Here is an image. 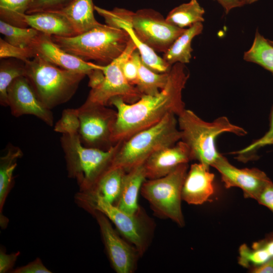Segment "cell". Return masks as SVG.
Segmentation results:
<instances>
[{"mask_svg": "<svg viewBox=\"0 0 273 273\" xmlns=\"http://www.w3.org/2000/svg\"><path fill=\"white\" fill-rule=\"evenodd\" d=\"M23 152L18 147L9 145L7 153L0 158V224L7 227L8 219L3 215L5 201L14 184L13 173L17 161L23 156Z\"/></svg>", "mask_w": 273, "mask_h": 273, "instance_id": "obj_21", "label": "cell"}, {"mask_svg": "<svg viewBox=\"0 0 273 273\" xmlns=\"http://www.w3.org/2000/svg\"><path fill=\"white\" fill-rule=\"evenodd\" d=\"M34 57L32 49L30 48H20L13 46L4 39L0 38V58H14L23 62Z\"/></svg>", "mask_w": 273, "mask_h": 273, "instance_id": "obj_34", "label": "cell"}, {"mask_svg": "<svg viewBox=\"0 0 273 273\" xmlns=\"http://www.w3.org/2000/svg\"><path fill=\"white\" fill-rule=\"evenodd\" d=\"M75 202L86 211L96 210L103 213L118 232L143 255L148 248L152 235V223L141 209L134 214L127 213L98 196L79 191Z\"/></svg>", "mask_w": 273, "mask_h": 273, "instance_id": "obj_7", "label": "cell"}, {"mask_svg": "<svg viewBox=\"0 0 273 273\" xmlns=\"http://www.w3.org/2000/svg\"><path fill=\"white\" fill-rule=\"evenodd\" d=\"M8 106L11 114L18 117L32 115L52 126L53 113L38 98L25 76L16 78L8 88Z\"/></svg>", "mask_w": 273, "mask_h": 273, "instance_id": "obj_14", "label": "cell"}, {"mask_svg": "<svg viewBox=\"0 0 273 273\" xmlns=\"http://www.w3.org/2000/svg\"><path fill=\"white\" fill-rule=\"evenodd\" d=\"M178 128L181 133V140L189 147L193 159L210 167L219 157L216 150L217 137L224 132L243 136L247 131L242 127L232 123L225 116H221L212 122H207L193 111L185 109L177 116Z\"/></svg>", "mask_w": 273, "mask_h": 273, "instance_id": "obj_5", "label": "cell"}, {"mask_svg": "<svg viewBox=\"0 0 273 273\" xmlns=\"http://www.w3.org/2000/svg\"><path fill=\"white\" fill-rule=\"evenodd\" d=\"M72 0H31L27 14L42 12L58 11L68 5Z\"/></svg>", "mask_w": 273, "mask_h": 273, "instance_id": "obj_35", "label": "cell"}, {"mask_svg": "<svg viewBox=\"0 0 273 273\" xmlns=\"http://www.w3.org/2000/svg\"><path fill=\"white\" fill-rule=\"evenodd\" d=\"M193 160L188 146L180 140L174 145L158 150L144 163L147 179L163 177L178 165Z\"/></svg>", "mask_w": 273, "mask_h": 273, "instance_id": "obj_16", "label": "cell"}, {"mask_svg": "<svg viewBox=\"0 0 273 273\" xmlns=\"http://www.w3.org/2000/svg\"><path fill=\"white\" fill-rule=\"evenodd\" d=\"M60 142L68 176L76 180L81 192L92 190L109 169L120 144L106 151L88 148L82 144L78 134H62Z\"/></svg>", "mask_w": 273, "mask_h": 273, "instance_id": "obj_6", "label": "cell"}, {"mask_svg": "<svg viewBox=\"0 0 273 273\" xmlns=\"http://www.w3.org/2000/svg\"><path fill=\"white\" fill-rule=\"evenodd\" d=\"M222 7L228 14L232 10L242 7L240 0H215Z\"/></svg>", "mask_w": 273, "mask_h": 273, "instance_id": "obj_42", "label": "cell"}, {"mask_svg": "<svg viewBox=\"0 0 273 273\" xmlns=\"http://www.w3.org/2000/svg\"><path fill=\"white\" fill-rule=\"evenodd\" d=\"M29 47L34 56L64 69L83 73L88 76L97 69L96 64L84 61L69 54L55 43L51 36L41 32L34 39Z\"/></svg>", "mask_w": 273, "mask_h": 273, "instance_id": "obj_15", "label": "cell"}, {"mask_svg": "<svg viewBox=\"0 0 273 273\" xmlns=\"http://www.w3.org/2000/svg\"><path fill=\"white\" fill-rule=\"evenodd\" d=\"M0 32L9 43L20 48H28L40 32L30 27L13 26L0 20Z\"/></svg>", "mask_w": 273, "mask_h": 273, "instance_id": "obj_30", "label": "cell"}, {"mask_svg": "<svg viewBox=\"0 0 273 273\" xmlns=\"http://www.w3.org/2000/svg\"><path fill=\"white\" fill-rule=\"evenodd\" d=\"M94 216L99 226L103 242L112 267L117 273H132L136 267L139 252L121 238L111 225L110 220L96 210L88 211Z\"/></svg>", "mask_w": 273, "mask_h": 273, "instance_id": "obj_12", "label": "cell"}, {"mask_svg": "<svg viewBox=\"0 0 273 273\" xmlns=\"http://www.w3.org/2000/svg\"><path fill=\"white\" fill-rule=\"evenodd\" d=\"M107 106L85 101L77 108L78 135L84 146L106 151L114 145L111 138L117 112Z\"/></svg>", "mask_w": 273, "mask_h": 273, "instance_id": "obj_11", "label": "cell"}, {"mask_svg": "<svg viewBox=\"0 0 273 273\" xmlns=\"http://www.w3.org/2000/svg\"><path fill=\"white\" fill-rule=\"evenodd\" d=\"M146 179L143 164L126 172L120 195L115 206L127 213L135 214L140 209L138 202V195Z\"/></svg>", "mask_w": 273, "mask_h": 273, "instance_id": "obj_22", "label": "cell"}, {"mask_svg": "<svg viewBox=\"0 0 273 273\" xmlns=\"http://www.w3.org/2000/svg\"><path fill=\"white\" fill-rule=\"evenodd\" d=\"M190 77L184 64H173L165 86L155 95H143L133 103L112 98L108 105L116 108L117 118L111 140L115 145L160 122L168 114L178 116L185 109L182 93Z\"/></svg>", "mask_w": 273, "mask_h": 273, "instance_id": "obj_1", "label": "cell"}, {"mask_svg": "<svg viewBox=\"0 0 273 273\" xmlns=\"http://www.w3.org/2000/svg\"><path fill=\"white\" fill-rule=\"evenodd\" d=\"M254 273H273V257L261 265L252 267Z\"/></svg>", "mask_w": 273, "mask_h": 273, "instance_id": "obj_41", "label": "cell"}, {"mask_svg": "<svg viewBox=\"0 0 273 273\" xmlns=\"http://www.w3.org/2000/svg\"><path fill=\"white\" fill-rule=\"evenodd\" d=\"M176 116L168 114L155 125L120 141L109 169L121 168L127 172L144 164L158 150L174 145L181 140V133Z\"/></svg>", "mask_w": 273, "mask_h": 273, "instance_id": "obj_2", "label": "cell"}, {"mask_svg": "<svg viewBox=\"0 0 273 273\" xmlns=\"http://www.w3.org/2000/svg\"><path fill=\"white\" fill-rule=\"evenodd\" d=\"M31 0H0L1 20L13 26L27 27L24 16Z\"/></svg>", "mask_w": 273, "mask_h": 273, "instance_id": "obj_29", "label": "cell"}, {"mask_svg": "<svg viewBox=\"0 0 273 273\" xmlns=\"http://www.w3.org/2000/svg\"><path fill=\"white\" fill-rule=\"evenodd\" d=\"M269 41H270V42L272 44H273V41H270V40H269Z\"/></svg>", "mask_w": 273, "mask_h": 273, "instance_id": "obj_45", "label": "cell"}, {"mask_svg": "<svg viewBox=\"0 0 273 273\" xmlns=\"http://www.w3.org/2000/svg\"><path fill=\"white\" fill-rule=\"evenodd\" d=\"M94 10L93 0H72L64 8L54 12L63 15L78 35L101 24L95 18Z\"/></svg>", "mask_w": 273, "mask_h": 273, "instance_id": "obj_20", "label": "cell"}, {"mask_svg": "<svg viewBox=\"0 0 273 273\" xmlns=\"http://www.w3.org/2000/svg\"><path fill=\"white\" fill-rule=\"evenodd\" d=\"M188 170V164H181L163 177L146 179L141 189L142 195L157 215L169 218L180 226L185 224L181 201Z\"/></svg>", "mask_w": 273, "mask_h": 273, "instance_id": "obj_8", "label": "cell"}, {"mask_svg": "<svg viewBox=\"0 0 273 273\" xmlns=\"http://www.w3.org/2000/svg\"><path fill=\"white\" fill-rule=\"evenodd\" d=\"M11 272L13 273H51L42 263L39 258H36L35 260L29 262L25 265L17 267L13 270Z\"/></svg>", "mask_w": 273, "mask_h": 273, "instance_id": "obj_37", "label": "cell"}, {"mask_svg": "<svg viewBox=\"0 0 273 273\" xmlns=\"http://www.w3.org/2000/svg\"><path fill=\"white\" fill-rule=\"evenodd\" d=\"M17 60L1 59L0 63V104L8 106V88L17 78L25 75L24 63Z\"/></svg>", "mask_w": 273, "mask_h": 273, "instance_id": "obj_28", "label": "cell"}, {"mask_svg": "<svg viewBox=\"0 0 273 273\" xmlns=\"http://www.w3.org/2000/svg\"><path fill=\"white\" fill-rule=\"evenodd\" d=\"M51 38L69 54L86 62L95 61L101 65H107L120 56L130 39L124 29L102 24L73 36L53 35Z\"/></svg>", "mask_w": 273, "mask_h": 273, "instance_id": "obj_3", "label": "cell"}, {"mask_svg": "<svg viewBox=\"0 0 273 273\" xmlns=\"http://www.w3.org/2000/svg\"><path fill=\"white\" fill-rule=\"evenodd\" d=\"M205 10L197 0L180 4L172 9L165 19L179 28L185 29L193 24L204 21Z\"/></svg>", "mask_w": 273, "mask_h": 273, "instance_id": "obj_26", "label": "cell"}, {"mask_svg": "<svg viewBox=\"0 0 273 273\" xmlns=\"http://www.w3.org/2000/svg\"><path fill=\"white\" fill-rule=\"evenodd\" d=\"M137 50L130 39L123 53L107 65L96 64L104 74L103 81L96 87L91 88L86 101L107 106L110 100L116 97L121 98L127 103L139 100L143 94L136 86L129 83L122 72V65L131 54Z\"/></svg>", "mask_w": 273, "mask_h": 273, "instance_id": "obj_10", "label": "cell"}, {"mask_svg": "<svg viewBox=\"0 0 273 273\" xmlns=\"http://www.w3.org/2000/svg\"><path fill=\"white\" fill-rule=\"evenodd\" d=\"M95 10L104 18L106 24L121 28L127 32L139 52L143 62L147 67L157 73H165L170 70L172 66L159 56L154 50L140 40L129 24L117 16L113 10H108L95 6Z\"/></svg>", "mask_w": 273, "mask_h": 273, "instance_id": "obj_18", "label": "cell"}, {"mask_svg": "<svg viewBox=\"0 0 273 273\" xmlns=\"http://www.w3.org/2000/svg\"><path fill=\"white\" fill-rule=\"evenodd\" d=\"M203 29V25L201 22L186 28L164 53L163 59L170 66L177 63L184 64L190 63L193 51L192 41L194 37L202 33Z\"/></svg>", "mask_w": 273, "mask_h": 273, "instance_id": "obj_23", "label": "cell"}, {"mask_svg": "<svg viewBox=\"0 0 273 273\" xmlns=\"http://www.w3.org/2000/svg\"><path fill=\"white\" fill-rule=\"evenodd\" d=\"M122 69L123 75L127 81L135 86L138 78V67L132 54L123 63Z\"/></svg>", "mask_w": 273, "mask_h": 273, "instance_id": "obj_36", "label": "cell"}, {"mask_svg": "<svg viewBox=\"0 0 273 273\" xmlns=\"http://www.w3.org/2000/svg\"><path fill=\"white\" fill-rule=\"evenodd\" d=\"M113 10L129 24L140 40L156 52H166L186 29L169 23L161 14L152 9H142L135 12L120 8Z\"/></svg>", "mask_w": 273, "mask_h": 273, "instance_id": "obj_9", "label": "cell"}, {"mask_svg": "<svg viewBox=\"0 0 273 273\" xmlns=\"http://www.w3.org/2000/svg\"><path fill=\"white\" fill-rule=\"evenodd\" d=\"M20 254L19 251L7 254L3 248L0 250V273H6L11 270Z\"/></svg>", "mask_w": 273, "mask_h": 273, "instance_id": "obj_38", "label": "cell"}, {"mask_svg": "<svg viewBox=\"0 0 273 273\" xmlns=\"http://www.w3.org/2000/svg\"><path fill=\"white\" fill-rule=\"evenodd\" d=\"M273 145V110L271 114L269 127L267 132L260 138L253 142L247 147L233 153L238 155V158L245 160L247 156L263 147Z\"/></svg>", "mask_w": 273, "mask_h": 273, "instance_id": "obj_33", "label": "cell"}, {"mask_svg": "<svg viewBox=\"0 0 273 273\" xmlns=\"http://www.w3.org/2000/svg\"><path fill=\"white\" fill-rule=\"evenodd\" d=\"M244 59L257 64L273 74V44L258 31L253 43L244 54Z\"/></svg>", "mask_w": 273, "mask_h": 273, "instance_id": "obj_27", "label": "cell"}, {"mask_svg": "<svg viewBox=\"0 0 273 273\" xmlns=\"http://www.w3.org/2000/svg\"><path fill=\"white\" fill-rule=\"evenodd\" d=\"M256 200L273 212V184L271 181L265 187Z\"/></svg>", "mask_w": 273, "mask_h": 273, "instance_id": "obj_39", "label": "cell"}, {"mask_svg": "<svg viewBox=\"0 0 273 273\" xmlns=\"http://www.w3.org/2000/svg\"><path fill=\"white\" fill-rule=\"evenodd\" d=\"M24 21L28 26L50 36L70 37L76 35L68 20L55 12L26 14Z\"/></svg>", "mask_w": 273, "mask_h": 273, "instance_id": "obj_19", "label": "cell"}, {"mask_svg": "<svg viewBox=\"0 0 273 273\" xmlns=\"http://www.w3.org/2000/svg\"><path fill=\"white\" fill-rule=\"evenodd\" d=\"M88 76L89 77L88 86L93 88L98 86L103 81L104 74L101 70L97 67V69H94Z\"/></svg>", "mask_w": 273, "mask_h": 273, "instance_id": "obj_40", "label": "cell"}, {"mask_svg": "<svg viewBox=\"0 0 273 273\" xmlns=\"http://www.w3.org/2000/svg\"><path fill=\"white\" fill-rule=\"evenodd\" d=\"M24 63V76L38 98L50 110L70 100L86 75L60 68L38 56Z\"/></svg>", "mask_w": 273, "mask_h": 273, "instance_id": "obj_4", "label": "cell"}, {"mask_svg": "<svg viewBox=\"0 0 273 273\" xmlns=\"http://www.w3.org/2000/svg\"><path fill=\"white\" fill-rule=\"evenodd\" d=\"M256 243L264 248L270 256L273 257V239Z\"/></svg>", "mask_w": 273, "mask_h": 273, "instance_id": "obj_43", "label": "cell"}, {"mask_svg": "<svg viewBox=\"0 0 273 273\" xmlns=\"http://www.w3.org/2000/svg\"><path fill=\"white\" fill-rule=\"evenodd\" d=\"M214 179L209 167L199 162L192 164L183 184L182 200L193 205L206 202L214 193Z\"/></svg>", "mask_w": 273, "mask_h": 273, "instance_id": "obj_17", "label": "cell"}, {"mask_svg": "<svg viewBox=\"0 0 273 273\" xmlns=\"http://www.w3.org/2000/svg\"><path fill=\"white\" fill-rule=\"evenodd\" d=\"M211 166L219 172L225 188H239L247 198L257 200L271 181L263 171L257 168H237L221 155Z\"/></svg>", "mask_w": 273, "mask_h": 273, "instance_id": "obj_13", "label": "cell"}, {"mask_svg": "<svg viewBox=\"0 0 273 273\" xmlns=\"http://www.w3.org/2000/svg\"><path fill=\"white\" fill-rule=\"evenodd\" d=\"M132 56L138 67V78L135 86L139 91L143 95H155L159 93L167 82L169 71L157 73L151 70L144 63L137 50L132 53Z\"/></svg>", "mask_w": 273, "mask_h": 273, "instance_id": "obj_25", "label": "cell"}, {"mask_svg": "<svg viewBox=\"0 0 273 273\" xmlns=\"http://www.w3.org/2000/svg\"><path fill=\"white\" fill-rule=\"evenodd\" d=\"M259 0H240L242 7L246 5H250L253 4Z\"/></svg>", "mask_w": 273, "mask_h": 273, "instance_id": "obj_44", "label": "cell"}, {"mask_svg": "<svg viewBox=\"0 0 273 273\" xmlns=\"http://www.w3.org/2000/svg\"><path fill=\"white\" fill-rule=\"evenodd\" d=\"M126 173L121 168L110 169L103 175L92 190L85 192L98 196L115 206L120 195Z\"/></svg>", "mask_w": 273, "mask_h": 273, "instance_id": "obj_24", "label": "cell"}, {"mask_svg": "<svg viewBox=\"0 0 273 273\" xmlns=\"http://www.w3.org/2000/svg\"><path fill=\"white\" fill-rule=\"evenodd\" d=\"M80 120L78 109L68 108L64 110L59 120L54 125V131L62 134H78Z\"/></svg>", "mask_w": 273, "mask_h": 273, "instance_id": "obj_32", "label": "cell"}, {"mask_svg": "<svg viewBox=\"0 0 273 273\" xmlns=\"http://www.w3.org/2000/svg\"><path fill=\"white\" fill-rule=\"evenodd\" d=\"M239 254V263L245 267L258 266L271 257L264 248L256 243H254L252 249L246 244L241 245Z\"/></svg>", "mask_w": 273, "mask_h": 273, "instance_id": "obj_31", "label": "cell"}]
</instances>
